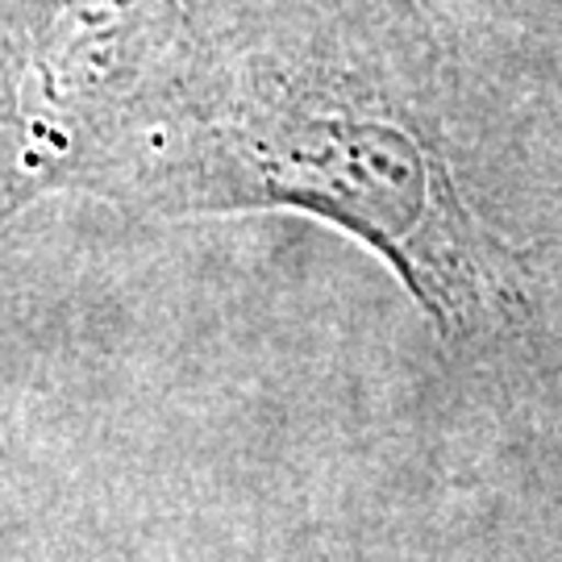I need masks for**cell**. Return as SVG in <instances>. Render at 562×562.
<instances>
[{
    "label": "cell",
    "instance_id": "6da1fadb",
    "mask_svg": "<svg viewBox=\"0 0 562 562\" xmlns=\"http://www.w3.org/2000/svg\"><path fill=\"white\" fill-rule=\"evenodd\" d=\"M292 204L359 234L442 329L501 292L496 246L467 217L446 167L408 130L355 113L262 109L204 142L192 204Z\"/></svg>",
    "mask_w": 562,
    "mask_h": 562
}]
</instances>
